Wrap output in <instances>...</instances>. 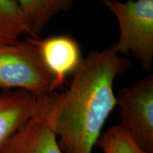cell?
Here are the masks:
<instances>
[{"label":"cell","mask_w":153,"mask_h":153,"mask_svg":"<svg viewBox=\"0 0 153 153\" xmlns=\"http://www.w3.org/2000/svg\"><path fill=\"white\" fill-rule=\"evenodd\" d=\"M131 60L114 44L90 51L72 73L68 89L54 93L45 120L64 153H92L105 123L117 105L113 84Z\"/></svg>","instance_id":"cell-1"},{"label":"cell","mask_w":153,"mask_h":153,"mask_svg":"<svg viewBox=\"0 0 153 153\" xmlns=\"http://www.w3.org/2000/svg\"><path fill=\"white\" fill-rule=\"evenodd\" d=\"M53 84L35 38L0 45V89L17 88L44 97L55 92Z\"/></svg>","instance_id":"cell-2"},{"label":"cell","mask_w":153,"mask_h":153,"mask_svg":"<svg viewBox=\"0 0 153 153\" xmlns=\"http://www.w3.org/2000/svg\"><path fill=\"white\" fill-rule=\"evenodd\" d=\"M112 13L119 27V38L114 46L126 57L131 55L139 60L144 71L153 62V0H102Z\"/></svg>","instance_id":"cell-3"},{"label":"cell","mask_w":153,"mask_h":153,"mask_svg":"<svg viewBox=\"0 0 153 153\" xmlns=\"http://www.w3.org/2000/svg\"><path fill=\"white\" fill-rule=\"evenodd\" d=\"M119 125L147 153H153V75L123 88L116 95Z\"/></svg>","instance_id":"cell-4"},{"label":"cell","mask_w":153,"mask_h":153,"mask_svg":"<svg viewBox=\"0 0 153 153\" xmlns=\"http://www.w3.org/2000/svg\"><path fill=\"white\" fill-rule=\"evenodd\" d=\"M53 94L37 97L17 89L0 94V153L23 124L47 111Z\"/></svg>","instance_id":"cell-5"},{"label":"cell","mask_w":153,"mask_h":153,"mask_svg":"<svg viewBox=\"0 0 153 153\" xmlns=\"http://www.w3.org/2000/svg\"><path fill=\"white\" fill-rule=\"evenodd\" d=\"M44 65L54 78L53 89L63 86L67 75L72 74L82 60L78 43L69 35H55L36 39Z\"/></svg>","instance_id":"cell-6"},{"label":"cell","mask_w":153,"mask_h":153,"mask_svg":"<svg viewBox=\"0 0 153 153\" xmlns=\"http://www.w3.org/2000/svg\"><path fill=\"white\" fill-rule=\"evenodd\" d=\"M45 113L23 124L1 153H64L46 123Z\"/></svg>","instance_id":"cell-7"},{"label":"cell","mask_w":153,"mask_h":153,"mask_svg":"<svg viewBox=\"0 0 153 153\" xmlns=\"http://www.w3.org/2000/svg\"><path fill=\"white\" fill-rule=\"evenodd\" d=\"M28 22L32 38H39L46 25L60 12L69 10L74 0H16Z\"/></svg>","instance_id":"cell-8"},{"label":"cell","mask_w":153,"mask_h":153,"mask_svg":"<svg viewBox=\"0 0 153 153\" xmlns=\"http://www.w3.org/2000/svg\"><path fill=\"white\" fill-rule=\"evenodd\" d=\"M25 34L31 37V31L16 1L0 0V45L16 43Z\"/></svg>","instance_id":"cell-9"},{"label":"cell","mask_w":153,"mask_h":153,"mask_svg":"<svg viewBox=\"0 0 153 153\" xmlns=\"http://www.w3.org/2000/svg\"><path fill=\"white\" fill-rule=\"evenodd\" d=\"M96 144L103 153H147L119 124L102 133Z\"/></svg>","instance_id":"cell-10"}]
</instances>
